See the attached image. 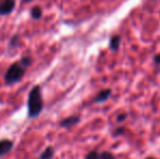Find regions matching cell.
Instances as JSON below:
<instances>
[{"label": "cell", "instance_id": "obj_1", "mask_svg": "<svg viewBox=\"0 0 160 159\" xmlns=\"http://www.w3.org/2000/svg\"><path fill=\"white\" fill-rule=\"evenodd\" d=\"M44 109V99L42 96V87L34 85L28 97V116L30 119L37 118Z\"/></svg>", "mask_w": 160, "mask_h": 159}, {"label": "cell", "instance_id": "obj_2", "mask_svg": "<svg viewBox=\"0 0 160 159\" xmlns=\"http://www.w3.org/2000/svg\"><path fill=\"white\" fill-rule=\"evenodd\" d=\"M26 70H28V68L24 67L20 62V60L11 63L10 67L7 69L6 73H4V83L7 85H14L15 83L21 82L22 79L24 77V75H25Z\"/></svg>", "mask_w": 160, "mask_h": 159}, {"label": "cell", "instance_id": "obj_3", "mask_svg": "<svg viewBox=\"0 0 160 159\" xmlns=\"http://www.w3.org/2000/svg\"><path fill=\"white\" fill-rule=\"evenodd\" d=\"M15 0H0V15H7L14 9Z\"/></svg>", "mask_w": 160, "mask_h": 159}, {"label": "cell", "instance_id": "obj_4", "mask_svg": "<svg viewBox=\"0 0 160 159\" xmlns=\"http://www.w3.org/2000/svg\"><path fill=\"white\" fill-rule=\"evenodd\" d=\"M14 147V143L13 141L8 140V138H3L0 140V158L3 157L8 153H10Z\"/></svg>", "mask_w": 160, "mask_h": 159}, {"label": "cell", "instance_id": "obj_5", "mask_svg": "<svg viewBox=\"0 0 160 159\" xmlns=\"http://www.w3.org/2000/svg\"><path fill=\"white\" fill-rule=\"evenodd\" d=\"M80 121H81V118L78 117V116H70V117L60 121L59 125L61 127H71L76 125Z\"/></svg>", "mask_w": 160, "mask_h": 159}, {"label": "cell", "instance_id": "obj_6", "mask_svg": "<svg viewBox=\"0 0 160 159\" xmlns=\"http://www.w3.org/2000/svg\"><path fill=\"white\" fill-rule=\"evenodd\" d=\"M111 96V89L110 88H106L100 91L98 94L95 96L94 98V102H97V104H101V102H105L109 99V97Z\"/></svg>", "mask_w": 160, "mask_h": 159}, {"label": "cell", "instance_id": "obj_7", "mask_svg": "<svg viewBox=\"0 0 160 159\" xmlns=\"http://www.w3.org/2000/svg\"><path fill=\"white\" fill-rule=\"evenodd\" d=\"M53 156H55V148L52 146H48L38 156V159H52Z\"/></svg>", "mask_w": 160, "mask_h": 159}, {"label": "cell", "instance_id": "obj_8", "mask_svg": "<svg viewBox=\"0 0 160 159\" xmlns=\"http://www.w3.org/2000/svg\"><path fill=\"white\" fill-rule=\"evenodd\" d=\"M119 46H120V37L118 35H114V36H112L111 40H110V49L114 51L119 48Z\"/></svg>", "mask_w": 160, "mask_h": 159}, {"label": "cell", "instance_id": "obj_9", "mask_svg": "<svg viewBox=\"0 0 160 159\" xmlns=\"http://www.w3.org/2000/svg\"><path fill=\"white\" fill-rule=\"evenodd\" d=\"M42 11L39 7H35V8H33L32 11H31V17H32L34 20L40 19V17H42Z\"/></svg>", "mask_w": 160, "mask_h": 159}, {"label": "cell", "instance_id": "obj_10", "mask_svg": "<svg viewBox=\"0 0 160 159\" xmlns=\"http://www.w3.org/2000/svg\"><path fill=\"white\" fill-rule=\"evenodd\" d=\"M20 62H21L24 67L28 68V67H31V64H32L33 59H32V57H30V56H26V57L21 58V59H20Z\"/></svg>", "mask_w": 160, "mask_h": 159}, {"label": "cell", "instance_id": "obj_11", "mask_svg": "<svg viewBox=\"0 0 160 159\" xmlns=\"http://www.w3.org/2000/svg\"><path fill=\"white\" fill-rule=\"evenodd\" d=\"M85 159H99V153L97 151H92L85 156Z\"/></svg>", "mask_w": 160, "mask_h": 159}, {"label": "cell", "instance_id": "obj_12", "mask_svg": "<svg viewBox=\"0 0 160 159\" xmlns=\"http://www.w3.org/2000/svg\"><path fill=\"white\" fill-rule=\"evenodd\" d=\"M99 159H114V156L109 152H103L99 154Z\"/></svg>", "mask_w": 160, "mask_h": 159}, {"label": "cell", "instance_id": "obj_13", "mask_svg": "<svg viewBox=\"0 0 160 159\" xmlns=\"http://www.w3.org/2000/svg\"><path fill=\"white\" fill-rule=\"evenodd\" d=\"M19 36L15 35V36L12 37V39L10 40V44H9V48H15L18 46V42H19Z\"/></svg>", "mask_w": 160, "mask_h": 159}, {"label": "cell", "instance_id": "obj_14", "mask_svg": "<svg viewBox=\"0 0 160 159\" xmlns=\"http://www.w3.org/2000/svg\"><path fill=\"white\" fill-rule=\"evenodd\" d=\"M125 118H127V113H120V115L117 117V121H118V122H122L123 120H125Z\"/></svg>", "mask_w": 160, "mask_h": 159}, {"label": "cell", "instance_id": "obj_15", "mask_svg": "<svg viewBox=\"0 0 160 159\" xmlns=\"http://www.w3.org/2000/svg\"><path fill=\"white\" fill-rule=\"evenodd\" d=\"M155 62H156L157 64L160 63V55H157L156 58H155Z\"/></svg>", "mask_w": 160, "mask_h": 159}, {"label": "cell", "instance_id": "obj_16", "mask_svg": "<svg viewBox=\"0 0 160 159\" xmlns=\"http://www.w3.org/2000/svg\"><path fill=\"white\" fill-rule=\"evenodd\" d=\"M24 2H31V1H33V0H23Z\"/></svg>", "mask_w": 160, "mask_h": 159}, {"label": "cell", "instance_id": "obj_17", "mask_svg": "<svg viewBox=\"0 0 160 159\" xmlns=\"http://www.w3.org/2000/svg\"><path fill=\"white\" fill-rule=\"evenodd\" d=\"M146 159H156V158H152V157H150V158H146Z\"/></svg>", "mask_w": 160, "mask_h": 159}]
</instances>
